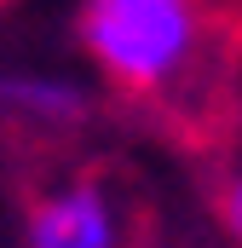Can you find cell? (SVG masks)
Here are the masks:
<instances>
[{
	"label": "cell",
	"instance_id": "cell-1",
	"mask_svg": "<svg viewBox=\"0 0 242 248\" xmlns=\"http://www.w3.org/2000/svg\"><path fill=\"white\" fill-rule=\"evenodd\" d=\"M81 46L116 87L167 93L202 52L196 0H81Z\"/></svg>",
	"mask_w": 242,
	"mask_h": 248
},
{
	"label": "cell",
	"instance_id": "cell-2",
	"mask_svg": "<svg viewBox=\"0 0 242 248\" xmlns=\"http://www.w3.org/2000/svg\"><path fill=\"white\" fill-rule=\"evenodd\" d=\"M23 237L29 248H127V225L116 196L98 179H69L29 208Z\"/></svg>",
	"mask_w": 242,
	"mask_h": 248
},
{
	"label": "cell",
	"instance_id": "cell-3",
	"mask_svg": "<svg viewBox=\"0 0 242 248\" xmlns=\"http://www.w3.org/2000/svg\"><path fill=\"white\" fill-rule=\"evenodd\" d=\"M0 110L17 122H41V127H63L81 122L87 93L69 75H41V69H0Z\"/></svg>",
	"mask_w": 242,
	"mask_h": 248
},
{
	"label": "cell",
	"instance_id": "cell-4",
	"mask_svg": "<svg viewBox=\"0 0 242 248\" xmlns=\"http://www.w3.org/2000/svg\"><path fill=\"white\" fill-rule=\"evenodd\" d=\"M225 225H231V237L242 248V162L231 168V179H225Z\"/></svg>",
	"mask_w": 242,
	"mask_h": 248
}]
</instances>
